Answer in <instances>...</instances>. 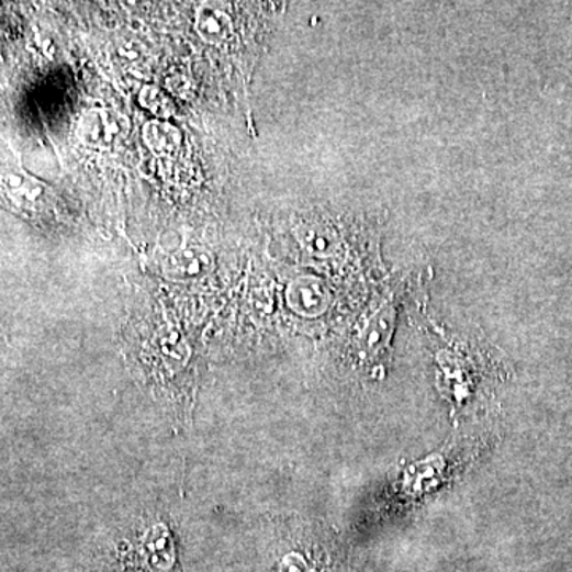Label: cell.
Segmentation results:
<instances>
[{
    "label": "cell",
    "mask_w": 572,
    "mask_h": 572,
    "mask_svg": "<svg viewBox=\"0 0 572 572\" xmlns=\"http://www.w3.org/2000/svg\"><path fill=\"white\" fill-rule=\"evenodd\" d=\"M0 204L24 218L44 222L55 211V193L30 173L0 166Z\"/></svg>",
    "instance_id": "1"
},
{
    "label": "cell",
    "mask_w": 572,
    "mask_h": 572,
    "mask_svg": "<svg viewBox=\"0 0 572 572\" xmlns=\"http://www.w3.org/2000/svg\"><path fill=\"white\" fill-rule=\"evenodd\" d=\"M197 31L202 41L211 45H220L233 34V23L222 10L204 5L197 13Z\"/></svg>",
    "instance_id": "2"
},
{
    "label": "cell",
    "mask_w": 572,
    "mask_h": 572,
    "mask_svg": "<svg viewBox=\"0 0 572 572\" xmlns=\"http://www.w3.org/2000/svg\"><path fill=\"white\" fill-rule=\"evenodd\" d=\"M290 301L304 314V312L319 311L325 302V296H323L322 288L314 280H300L290 291Z\"/></svg>",
    "instance_id": "5"
},
{
    "label": "cell",
    "mask_w": 572,
    "mask_h": 572,
    "mask_svg": "<svg viewBox=\"0 0 572 572\" xmlns=\"http://www.w3.org/2000/svg\"><path fill=\"white\" fill-rule=\"evenodd\" d=\"M145 141L156 155L170 156L179 150L180 134L170 124L150 123L145 126Z\"/></svg>",
    "instance_id": "3"
},
{
    "label": "cell",
    "mask_w": 572,
    "mask_h": 572,
    "mask_svg": "<svg viewBox=\"0 0 572 572\" xmlns=\"http://www.w3.org/2000/svg\"><path fill=\"white\" fill-rule=\"evenodd\" d=\"M212 269V258L202 251H184L169 259V271L179 277L204 276Z\"/></svg>",
    "instance_id": "4"
}]
</instances>
